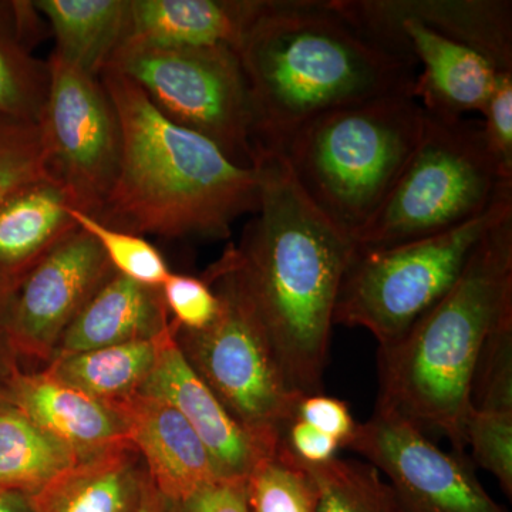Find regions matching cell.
Segmentation results:
<instances>
[{
    "label": "cell",
    "instance_id": "32",
    "mask_svg": "<svg viewBox=\"0 0 512 512\" xmlns=\"http://www.w3.org/2000/svg\"><path fill=\"white\" fill-rule=\"evenodd\" d=\"M160 292L178 329H204L220 312V298L204 278L171 272Z\"/></svg>",
    "mask_w": 512,
    "mask_h": 512
},
{
    "label": "cell",
    "instance_id": "1",
    "mask_svg": "<svg viewBox=\"0 0 512 512\" xmlns=\"http://www.w3.org/2000/svg\"><path fill=\"white\" fill-rule=\"evenodd\" d=\"M255 165L258 210L214 266L247 305L286 384L319 394L356 242L306 197L279 151H256Z\"/></svg>",
    "mask_w": 512,
    "mask_h": 512
},
{
    "label": "cell",
    "instance_id": "11",
    "mask_svg": "<svg viewBox=\"0 0 512 512\" xmlns=\"http://www.w3.org/2000/svg\"><path fill=\"white\" fill-rule=\"evenodd\" d=\"M350 450L382 471L407 512H507L495 503L463 454L437 447L427 434L389 410L357 423Z\"/></svg>",
    "mask_w": 512,
    "mask_h": 512
},
{
    "label": "cell",
    "instance_id": "39",
    "mask_svg": "<svg viewBox=\"0 0 512 512\" xmlns=\"http://www.w3.org/2000/svg\"><path fill=\"white\" fill-rule=\"evenodd\" d=\"M0 512H32V495L0 485Z\"/></svg>",
    "mask_w": 512,
    "mask_h": 512
},
{
    "label": "cell",
    "instance_id": "35",
    "mask_svg": "<svg viewBox=\"0 0 512 512\" xmlns=\"http://www.w3.org/2000/svg\"><path fill=\"white\" fill-rule=\"evenodd\" d=\"M285 444L299 460L306 464H323L336 458L339 441L301 419L289 424Z\"/></svg>",
    "mask_w": 512,
    "mask_h": 512
},
{
    "label": "cell",
    "instance_id": "31",
    "mask_svg": "<svg viewBox=\"0 0 512 512\" xmlns=\"http://www.w3.org/2000/svg\"><path fill=\"white\" fill-rule=\"evenodd\" d=\"M467 446L476 463L497 478L508 498L512 497V414L470 410L466 424Z\"/></svg>",
    "mask_w": 512,
    "mask_h": 512
},
{
    "label": "cell",
    "instance_id": "19",
    "mask_svg": "<svg viewBox=\"0 0 512 512\" xmlns=\"http://www.w3.org/2000/svg\"><path fill=\"white\" fill-rule=\"evenodd\" d=\"M66 192L42 178L0 202V284L10 293L47 254L76 231Z\"/></svg>",
    "mask_w": 512,
    "mask_h": 512
},
{
    "label": "cell",
    "instance_id": "8",
    "mask_svg": "<svg viewBox=\"0 0 512 512\" xmlns=\"http://www.w3.org/2000/svg\"><path fill=\"white\" fill-rule=\"evenodd\" d=\"M220 298V312L200 330L178 329L185 359L222 406L266 453L285 443L303 396L276 366L261 330L228 276L210 266L204 276Z\"/></svg>",
    "mask_w": 512,
    "mask_h": 512
},
{
    "label": "cell",
    "instance_id": "36",
    "mask_svg": "<svg viewBox=\"0 0 512 512\" xmlns=\"http://www.w3.org/2000/svg\"><path fill=\"white\" fill-rule=\"evenodd\" d=\"M190 512H249L247 481H222L191 498Z\"/></svg>",
    "mask_w": 512,
    "mask_h": 512
},
{
    "label": "cell",
    "instance_id": "29",
    "mask_svg": "<svg viewBox=\"0 0 512 512\" xmlns=\"http://www.w3.org/2000/svg\"><path fill=\"white\" fill-rule=\"evenodd\" d=\"M471 409L512 414V319L491 333L478 357L470 394Z\"/></svg>",
    "mask_w": 512,
    "mask_h": 512
},
{
    "label": "cell",
    "instance_id": "14",
    "mask_svg": "<svg viewBox=\"0 0 512 512\" xmlns=\"http://www.w3.org/2000/svg\"><path fill=\"white\" fill-rule=\"evenodd\" d=\"M140 393L170 404L187 420L224 481H247L256 464L271 456L194 372L175 339L173 322L158 336L156 363Z\"/></svg>",
    "mask_w": 512,
    "mask_h": 512
},
{
    "label": "cell",
    "instance_id": "23",
    "mask_svg": "<svg viewBox=\"0 0 512 512\" xmlns=\"http://www.w3.org/2000/svg\"><path fill=\"white\" fill-rule=\"evenodd\" d=\"M49 22L56 56L99 77L127 36L128 0H33Z\"/></svg>",
    "mask_w": 512,
    "mask_h": 512
},
{
    "label": "cell",
    "instance_id": "10",
    "mask_svg": "<svg viewBox=\"0 0 512 512\" xmlns=\"http://www.w3.org/2000/svg\"><path fill=\"white\" fill-rule=\"evenodd\" d=\"M50 87L40 117L47 174L74 210L97 218L109 198L121 160L117 111L99 77L50 55Z\"/></svg>",
    "mask_w": 512,
    "mask_h": 512
},
{
    "label": "cell",
    "instance_id": "27",
    "mask_svg": "<svg viewBox=\"0 0 512 512\" xmlns=\"http://www.w3.org/2000/svg\"><path fill=\"white\" fill-rule=\"evenodd\" d=\"M249 512H315V481L302 461L282 444L262 458L247 478Z\"/></svg>",
    "mask_w": 512,
    "mask_h": 512
},
{
    "label": "cell",
    "instance_id": "6",
    "mask_svg": "<svg viewBox=\"0 0 512 512\" xmlns=\"http://www.w3.org/2000/svg\"><path fill=\"white\" fill-rule=\"evenodd\" d=\"M512 181L498 173L481 120L426 113L423 133L382 208L355 238L357 249L436 237L484 215Z\"/></svg>",
    "mask_w": 512,
    "mask_h": 512
},
{
    "label": "cell",
    "instance_id": "17",
    "mask_svg": "<svg viewBox=\"0 0 512 512\" xmlns=\"http://www.w3.org/2000/svg\"><path fill=\"white\" fill-rule=\"evenodd\" d=\"M266 0H128L127 36L123 46H229L242 37Z\"/></svg>",
    "mask_w": 512,
    "mask_h": 512
},
{
    "label": "cell",
    "instance_id": "20",
    "mask_svg": "<svg viewBox=\"0 0 512 512\" xmlns=\"http://www.w3.org/2000/svg\"><path fill=\"white\" fill-rule=\"evenodd\" d=\"M170 325L160 288L116 272L70 323L53 357L153 340Z\"/></svg>",
    "mask_w": 512,
    "mask_h": 512
},
{
    "label": "cell",
    "instance_id": "40",
    "mask_svg": "<svg viewBox=\"0 0 512 512\" xmlns=\"http://www.w3.org/2000/svg\"><path fill=\"white\" fill-rule=\"evenodd\" d=\"M10 292L2 284H0V323H2L3 315H5L6 306H8ZM2 330V329H0Z\"/></svg>",
    "mask_w": 512,
    "mask_h": 512
},
{
    "label": "cell",
    "instance_id": "22",
    "mask_svg": "<svg viewBox=\"0 0 512 512\" xmlns=\"http://www.w3.org/2000/svg\"><path fill=\"white\" fill-rule=\"evenodd\" d=\"M43 35V16L33 0H0V119L39 124L50 67L33 49Z\"/></svg>",
    "mask_w": 512,
    "mask_h": 512
},
{
    "label": "cell",
    "instance_id": "24",
    "mask_svg": "<svg viewBox=\"0 0 512 512\" xmlns=\"http://www.w3.org/2000/svg\"><path fill=\"white\" fill-rule=\"evenodd\" d=\"M157 346L158 336L153 340L56 356L45 370L60 382L110 404L140 392L156 363Z\"/></svg>",
    "mask_w": 512,
    "mask_h": 512
},
{
    "label": "cell",
    "instance_id": "2",
    "mask_svg": "<svg viewBox=\"0 0 512 512\" xmlns=\"http://www.w3.org/2000/svg\"><path fill=\"white\" fill-rule=\"evenodd\" d=\"M255 147L281 151L303 124L340 107L409 92L416 66L384 52L330 0H266L237 47Z\"/></svg>",
    "mask_w": 512,
    "mask_h": 512
},
{
    "label": "cell",
    "instance_id": "7",
    "mask_svg": "<svg viewBox=\"0 0 512 512\" xmlns=\"http://www.w3.org/2000/svg\"><path fill=\"white\" fill-rule=\"evenodd\" d=\"M512 212V190L476 220L396 247L357 249L336 301L335 326L363 328L379 348L402 338L458 281L484 235Z\"/></svg>",
    "mask_w": 512,
    "mask_h": 512
},
{
    "label": "cell",
    "instance_id": "25",
    "mask_svg": "<svg viewBox=\"0 0 512 512\" xmlns=\"http://www.w3.org/2000/svg\"><path fill=\"white\" fill-rule=\"evenodd\" d=\"M79 460L15 404L0 400V485L35 495Z\"/></svg>",
    "mask_w": 512,
    "mask_h": 512
},
{
    "label": "cell",
    "instance_id": "12",
    "mask_svg": "<svg viewBox=\"0 0 512 512\" xmlns=\"http://www.w3.org/2000/svg\"><path fill=\"white\" fill-rule=\"evenodd\" d=\"M114 274L82 228L63 239L10 293L0 329L16 357L49 363L70 323Z\"/></svg>",
    "mask_w": 512,
    "mask_h": 512
},
{
    "label": "cell",
    "instance_id": "4",
    "mask_svg": "<svg viewBox=\"0 0 512 512\" xmlns=\"http://www.w3.org/2000/svg\"><path fill=\"white\" fill-rule=\"evenodd\" d=\"M512 319V212L498 221L463 274L406 333L379 348L377 409L466 450L471 383L485 342Z\"/></svg>",
    "mask_w": 512,
    "mask_h": 512
},
{
    "label": "cell",
    "instance_id": "3",
    "mask_svg": "<svg viewBox=\"0 0 512 512\" xmlns=\"http://www.w3.org/2000/svg\"><path fill=\"white\" fill-rule=\"evenodd\" d=\"M121 128L116 183L96 220L130 234L228 238L259 205L258 168L241 167L208 138L164 117L133 80L99 76Z\"/></svg>",
    "mask_w": 512,
    "mask_h": 512
},
{
    "label": "cell",
    "instance_id": "38",
    "mask_svg": "<svg viewBox=\"0 0 512 512\" xmlns=\"http://www.w3.org/2000/svg\"><path fill=\"white\" fill-rule=\"evenodd\" d=\"M134 512H190L185 504L178 503V501L171 500L165 497L160 491L154 487V484H147L146 491H144L143 498Z\"/></svg>",
    "mask_w": 512,
    "mask_h": 512
},
{
    "label": "cell",
    "instance_id": "37",
    "mask_svg": "<svg viewBox=\"0 0 512 512\" xmlns=\"http://www.w3.org/2000/svg\"><path fill=\"white\" fill-rule=\"evenodd\" d=\"M22 370L19 369L18 357L10 349L2 330H0V400H9L13 383Z\"/></svg>",
    "mask_w": 512,
    "mask_h": 512
},
{
    "label": "cell",
    "instance_id": "28",
    "mask_svg": "<svg viewBox=\"0 0 512 512\" xmlns=\"http://www.w3.org/2000/svg\"><path fill=\"white\" fill-rule=\"evenodd\" d=\"M70 215L77 227L99 242L117 274L150 288H160L173 272L161 252L140 235L111 228L73 207H70Z\"/></svg>",
    "mask_w": 512,
    "mask_h": 512
},
{
    "label": "cell",
    "instance_id": "33",
    "mask_svg": "<svg viewBox=\"0 0 512 512\" xmlns=\"http://www.w3.org/2000/svg\"><path fill=\"white\" fill-rule=\"evenodd\" d=\"M488 151L505 181H512V72H501L483 113Z\"/></svg>",
    "mask_w": 512,
    "mask_h": 512
},
{
    "label": "cell",
    "instance_id": "15",
    "mask_svg": "<svg viewBox=\"0 0 512 512\" xmlns=\"http://www.w3.org/2000/svg\"><path fill=\"white\" fill-rule=\"evenodd\" d=\"M109 406L120 414L151 483L165 497L187 504L224 481L200 437L170 404L137 392Z\"/></svg>",
    "mask_w": 512,
    "mask_h": 512
},
{
    "label": "cell",
    "instance_id": "13",
    "mask_svg": "<svg viewBox=\"0 0 512 512\" xmlns=\"http://www.w3.org/2000/svg\"><path fill=\"white\" fill-rule=\"evenodd\" d=\"M357 32L384 52L420 67L412 93L427 114L463 119L470 113H483L501 70L477 50L412 20Z\"/></svg>",
    "mask_w": 512,
    "mask_h": 512
},
{
    "label": "cell",
    "instance_id": "16",
    "mask_svg": "<svg viewBox=\"0 0 512 512\" xmlns=\"http://www.w3.org/2000/svg\"><path fill=\"white\" fill-rule=\"evenodd\" d=\"M352 26L363 30L412 20L487 57L512 72V3L507 0H330Z\"/></svg>",
    "mask_w": 512,
    "mask_h": 512
},
{
    "label": "cell",
    "instance_id": "18",
    "mask_svg": "<svg viewBox=\"0 0 512 512\" xmlns=\"http://www.w3.org/2000/svg\"><path fill=\"white\" fill-rule=\"evenodd\" d=\"M9 402L80 458L131 443L126 424L116 410L60 382L46 370L20 372Z\"/></svg>",
    "mask_w": 512,
    "mask_h": 512
},
{
    "label": "cell",
    "instance_id": "30",
    "mask_svg": "<svg viewBox=\"0 0 512 512\" xmlns=\"http://www.w3.org/2000/svg\"><path fill=\"white\" fill-rule=\"evenodd\" d=\"M42 178L50 177L39 124L0 119V202Z\"/></svg>",
    "mask_w": 512,
    "mask_h": 512
},
{
    "label": "cell",
    "instance_id": "26",
    "mask_svg": "<svg viewBox=\"0 0 512 512\" xmlns=\"http://www.w3.org/2000/svg\"><path fill=\"white\" fill-rule=\"evenodd\" d=\"M303 467L315 481V512H407L372 464L333 458Z\"/></svg>",
    "mask_w": 512,
    "mask_h": 512
},
{
    "label": "cell",
    "instance_id": "9",
    "mask_svg": "<svg viewBox=\"0 0 512 512\" xmlns=\"http://www.w3.org/2000/svg\"><path fill=\"white\" fill-rule=\"evenodd\" d=\"M164 117L212 141L241 167H255L254 110L237 50L229 46H123L109 63Z\"/></svg>",
    "mask_w": 512,
    "mask_h": 512
},
{
    "label": "cell",
    "instance_id": "5",
    "mask_svg": "<svg viewBox=\"0 0 512 512\" xmlns=\"http://www.w3.org/2000/svg\"><path fill=\"white\" fill-rule=\"evenodd\" d=\"M424 120L412 90L387 94L308 121L279 153L306 197L355 239L409 163Z\"/></svg>",
    "mask_w": 512,
    "mask_h": 512
},
{
    "label": "cell",
    "instance_id": "34",
    "mask_svg": "<svg viewBox=\"0 0 512 512\" xmlns=\"http://www.w3.org/2000/svg\"><path fill=\"white\" fill-rule=\"evenodd\" d=\"M296 419L306 421L315 429L338 440L342 448L348 446L357 426L348 403L323 393L302 397L296 410Z\"/></svg>",
    "mask_w": 512,
    "mask_h": 512
},
{
    "label": "cell",
    "instance_id": "21",
    "mask_svg": "<svg viewBox=\"0 0 512 512\" xmlns=\"http://www.w3.org/2000/svg\"><path fill=\"white\" fill-rule=\"evenodd\" d=\"M150 483L133 444L82 458L32 495V512H134Z\"/></svg>",
    "mask_w": 512,
    "mask_h": 512
}]
</instances>
